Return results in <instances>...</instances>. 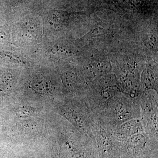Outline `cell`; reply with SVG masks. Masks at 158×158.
I'll list each match as a JSON object with an SVG mask.
<instances>
[{
  "mask_svg": "<svg viewBox=\"0 0 158 158\" xmlns=\"http://www.w3.org/2000/svg\"><path fill=\"white\" fill-rule=\"evenodd\" d=\"M141 84L144 91L154 90L157 92L156 77L151 69H145L141 74Z\"/></svg>",
  "mask_w": 158,
  "mask_h": 158,
  "instance_id": "cell-4",
  "label": "cell"
},
{
  "mask_svg": "<svg viewBox=\"0 0 158 158\" xmlns=\"http://www.w3.org/2000/svg\"><path fill=\"white\" fill-rule=\"evenodd\" d=\"M23 126L25 129L29 130V131L35 129L37 127L36 123L32 121L24 122L23 124Z\"/></svg>",
  "mask_w": 158,
  "mask_h": 158,
  "instance_id": "cell-7",
  "label": "cell"
},
{
  "mask_svg": "<svg viewBox=\"0 0 158 158\" xmlns=\"http://www.w3.org/2000/svg\"><path fill=\"white\" fill-rule=\"evenodd\" d=\"M33 88L39 93H44L50 90L51 85L46 80H40L34 83Z\"/></svg>",
  "mask_w": 158,
  "mask_h": 158,
  "instance_id": "cell-6",
  "label": "cell"
},
{
  "mask_svg": "<svg viewBox=\"0 0 158 158\" xmlns=\"http://www.w3.org/2000/svg\"><path fill=\"white\" fill-rule=\"evenodd\" d=\"M145 131L141 118H133L122 124L112 133L118 138H126Z\"/></svg>",
  "mask_w": 158,
  "mask_h": 158,
  "instance_id": "cell-3",
  "label": "cell"
},
{
  "mask_svg": "<svg viewBox=\"0 0 158 158\" xmlns=\"http://www.w3.org/2000/svg\"><path fill=\"white\" fill-rule=\"evenodd\" d=\"M141 117L140 98H132L122 93L110 102L95 119L103 127L113 131L126 122Z\"/></svg>",
  "mask_w": 158,
  "mask_h": 158,
  "instance_id": "cell-1",
  "label": "cell"
},
{
  "mask_svg": "<svg viewBox=\"0 0 158 158\" xmlns=\"http://www.w3.org/2000/svg\"><path fill=\"white\" fill-rule=\"evenodd\" d=\"M152 90L144 91L140 94L141 118L146 132L158 140V95Z\"/></svg>",
  "mask_w": 158,
  "mask_h": 158,
  "instance_id": "cell-2",
  "label": "cell"
},
{
  "mask_svg": "<svg viewBox=\"0 0 158 158\" xmlns=\"http://www.w3.org/2000/svg\"><path fill=\"white\" fill-rule=\"evenodd\" d=\"M61 78L63 85L68 89H72L76 85L77 76L73 73L65 72L62 74Z\"/></svg>",
  "mask_w": 158,
  "mask_h": 158,
  "instance_id": "cell-5",
  "label": "cell"
},
{
  "mask_svg": "<svg viewBox=\"0 0 158 158\" xmlns=\"http://www.w3.org/2000/svg\"><path fill=\"white\" fill-rule=\"evenodd\" d=\"M4 1L9 3L11 6H16L22 3L25 0H4Z\"/></svg>",
  "mask_w": 158,
  "mask_h": 158,
  "instance_id": "cell-8",
  "label": "cell"
},
{
  "mask_svg": "<svg viewBox=\"0 0 158 158\" xmlns=\"http://www.w3.org/2000/svg\"><path fill=\"white\" fill-rule=\"evenodd\" d=\"M30 113H31V112L28 109H23L22 110H20L19 112V113L20 114L21 116H22V117L29 116L30 115Z\"/></svg>",
  "mask_w": 158,
  "mask_h": 158,
  "instance_id": "cell-9",
  "label": "cell"
}]
</instances>
